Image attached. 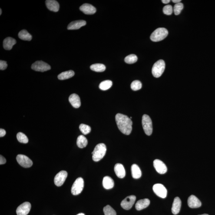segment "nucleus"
Segmentation results:
<instances>
[{
    "mask_svg": "<svg viewBox=\"0 0 215 215\" xmlns=\"http://www.w3.org/2000/svg\"><path fill=\"white\" fill-rule=\"evenodd\" d=\"M115 119L117 127L122 133L127 135L131 134L133 124L131 119L127 116L120 113L116 115Z\"/></svg>",
    "mask_w": 215,
    "mask_h": 215,
    "instance_id": "f257e3e1",
    "label": "nucleus"
},
{
    "mask_svg": "<svg viewBox=\"0 0 215 215\" xmlns=\"http://www.w3.org/2000/svg\"><path fill=\"white\" fill-rule=\"evenodd\" d=\"M106 151L107 147L104 143L97 145L92 152L93 160L95 162L99 161L105 156Z\"/></svg>",
    "mask_w": 215,
    "mask_h": 215,
    "instance_id": "f03ea898",
    "label": "nucleus"
},
{
    "mask_svg": "<svg viewBox=\"0 0 215 215\" xmlns=\"http://www.w3.org/2000/svg\"><path fill=\"white\" fill-rule=\"evenodd\" d=\"M168 34V31L166 28H160L155 30L150 36L151 41L157 42L164 40Z\"/></svg>",
    "mask_w": 215,
    "mask_h": 215,
    "instance_id": "7ed1b4c3",
    "label": "nucleus"
},
{
    "mask_svg": "<svg viewBox=\"0 0 215 215\" xmlns=\"http://www.w3.org/2000/svg\"><path fill=\"white\" fill-rule=\"evenodd\" d=\"M165 64L163 60H160L155 63L152 69V73L153 76L159 78L164 72Z\"/></svg>",
    "mask_w": 215,
    "mask_h": 215,
    "instance_id": "20e7f679",
    "label": "nucleus"
},
{
    "mask_svg": "<svg viewBox=\"0 0 215 215\" xmlns=\"http://www.w3.org/2000/svg\"><path fill=\"white\" fill-rule=\"evenodd\" d=\"M143 130L147 136H150L153 131L152 122L151 119L147 115H143L142 119Z\"/></svg>",
    "mask_w": 215,
    "mask_h": 215,
    "instance_id": "39448f33",
    "label": "nucleus"
},
{
    "mask_svg": "<svg viewBox=\"0 0 215 215\" xmlns=\"http://www.w3.org/2000/svg\"><path fill=\"white\" fill-rule=\"evenodd\" d=\"M84 186V180L82 178L79 177L74 182L71 187V192L74 195L80 194L83 191Z\"/></svg>",
    "mask_w": 215,
    "mask_h": 215,
    "instance_id": "423d86ee",
    "label": "nucleus"
},
{
    "mask_svg": "<svg viewBox=\"0 0 215 215\" xmlns=\"http://www.w3.org/2000/svg\"><path fill=\"white\" fill-rule=\"evenodd\" d=\"M31 68L34 71L43 72L51 69V67L44 61H36L31 65Z\"/></svg>",
    "mask_w": 215,
    "mask_h": 215,
    "instance_id": "0eeeda50",
    "label": "nucleus"
},
{
    "mask_svg": "<svg viewBox=\"0 0 215 215\" xmlns=\"http://www.w3.org/2000/svg\"><path fill=\"white\" fill-rule=\"evenodd\" d=\"M17 160L20 165L24 168H29L33 165L32 160L23 155H18L17 157Z\"/></svg>",
    "mask_w": 215,
    "mask_h": 215,
    "instance_id": "6e6552de",
    "label": "nucleus"
},
{
    "mask_svg": "<svg viewBox=\"0 0 215 215\" xmlns=\"http://www.w3.org/2000/svg\"><path fill=\"white\" fill-rule=\"evenodd\" d=\"M153 191L157 196L164 198L167 195V191L165 186L161 184H156L153 186Z\"/></svg>",
    "mask_w": 215,
    "mask_h": 215,
    "instance_id": "1a4fd4ad",
    "label": "nucleus"
},
{
    "mask_svg": "<svg viewBox=\"0 0 215 215\" xmlns=\"http://www.w3.org/2000/svg\"><path fill=\"white\" fill-rule=\"evenodd\" d=\"M136 198V196L134 195L127 196L124 200L122 201L121 203V207L125 210H130L134 205Z\"/></svg>",
    "mask_w": 215,
    "mask_h": 215,
    "instance_id": "9d476101",
    "label": "nucleus"
},
{
    "mask_svg": "<svg viewBox=\"0 0 215 215\" xmlns=\"http://www.w3.org/2000/svg\"><path fill=\"white\" fill-rule=\"evenodd\" d=\"M31 205L29 202H25L20 205L17 209V215H27L31 210Z\"/></svg>",
    "mask_w": 215,
    "mask_h": 215,
    "instance_id": "9b49d317",
    "label": "nucleus"
},
{
    "mask_svg": "<svg viewBox=\"0 0 215 215\" xmlns=\"http://www.w3.org/2000/svg\"><path fill=\"white\" fill-rule=\"evenodd\" d=\"M67 177V173L66 171L62 170L57 173L54 178V183L56 186H62L65 181Z\"/></svg>",
    "mask_w": 215,
    "mask_h": 215,
    "instance_id": "f8f14e48",
    "label": "nucleus"
},
{
    "mask_svg": "<svg viewBox=\"0 0 215 215\" xmlns=\"http://www.w3.org/2000/svg\"><path fill=\"white\" fill-rule=\"evenodd\" d=\"M153 166L156 171L160 174H164L167 172V166L163 161L159 160H155L153 161Z\"/></svg>",
    "mask_w": 215,
    "mask_h": 215,
    "instance_id": "ddd939ff",
    "label": "nucleus"
},
{
    "mask_svg": "<svg viewBox=\"0 0 215 215\" xmlns=\"http://www.w3.org/2000/svg\"><path fill=\"white\" fill-rule=\"evenodd\" d=\"M188 204L189 207L192 208H196L200 207L201 206L202 203L197 197L195 196L192 195L189 196L188 200Z\"/></svg>",
    "mask_w": 215,
    "mask_h": 215,
    "instance_id": "4468645a",
    "label": "nucleus"
},
{
    "mask_svg": "<svg viewBox=\"0 0 215 215\" xmlns=\"http://www.w3.org/2000/svg\"><path fill=\"white\" fill-rule=\"evenodd\" d=\"M79 9L84 14L88 15L94 14L96 12L95 7L89 4H84L80 7Z\"/></svg>",
    "mask_w": 215,
    "mask_h": 215,
    "instance_id": "2eb2a0df",
    "label": "nucleus"
},
{
    "mask_svg": "<svg viewBox=\"0 0 215 215\" xmlns=\"http://www.w3.org/2000/svg\"><path fill=\"white\" fill-rule=\"evenodd\" d=\"M46 6L49 10L53 12H58L60 9L59 3L55 0H47L45 1Z\"/></svg>",
    "mask_w": 215,
    "mask_h": 215,
    "instance_id": "dca6fc26",
    "label": "nucleus"
},
{
    "mask_svg": "<svg viewBox=\"0 0 215 215\" xmlns=\"http://www.w3.org/2000/svg\"><path fill=\"white\" fill-rule=\"evenodd\" d=\"M86 24V21L84 20H79V21L72 22L67 26V29L69 30L79 29L81 27L85 26Z\"/></svg>",
    "mask_w": 215,
    "mask_h": 215,
    "instance_id": "f3484780",
    "label": "nucleus"
},
{
    "mask_svg": "<svg viewBox=\"0 0 215 215\" xmlns=\"http://www.w3.org/2000/svg\"><path fill=\"white\" fill-rule=\"evenodd\" d=\"M69 100L71 105L75 108H79L81 106V100L77 94H71L69 96Z\"/></svg>",
    "mask_w": 215,
    "mask_h": 215,
    "instance_id": "a211bd4d",
    "label": "nucleus"
},
{
    "mask_svg": "<svg viewBox=\"0 0 215 215\" xmlns=\"http://www.w3.org/2000/svg\"><path fill=\"white\" fill-rule=\"evenodd\" d=\"M114 171L117 177L119 178H123L126 176V171L123 165L120 163H117L114 166Z\"/></svg>",
    "mask_w": 215,
    "mask_h": 215,
    "instance_id": "6ab92c4d",
    "label": "nucleus"
},
{
    "mask_svg": "<svg viewBox=\"0 0 215 215\" xmlns=\"http://www.w3.org/2000/svg\"><path fill=\"white\" fill-rule=\"evenodd\" d=\"M181 206V201L178 197L175 198L172 205V212L173 214H177L180 212Z\"/></svg>",
    "mask_w": 215,
    "mask_h": 215,
    "instance_id": "aec40b11",
    "label": "nucleus"
},
{
    "mask_svg": "<svg viewBox=\"0 0 215 215\" xmlns=\"http://www.w3.org/2000/svg\"><path fill=\"white\" fill-rule=\"evenodd\" d=\"M16 41L11 37H7L4 40L3 45L6 50H10L12 49L13 45L16 44Z\"/></svg>",
    "mask_w": 215,
    "mask_h": 215,
    "instance_id": "412c9836",
    "label": "nucleus"
},
{
    "mask_svg": "<svg viewBox=\"0 0 215 215\" xmlns=\"http://www.w3.org/2000/svg\"><path fill=\"white\" fill-rule=\"evenodd\" d=\"M150 200L147 198L139 200L136 203L135 207L137 210H141L148 207L150 204Z\"/></svg>",
    "mask_w": 215,
    "mask_h": 215,
    "instance_id": "4be33fe9",
    "label": "nucleus"
},
{
    "mask_svg": "<svg viewBox=\"0 0 215 215\" xmlns=\"http://www.w3.org/2000/svg\"><path fill=\"white\" fill-rule=\"evenodd\" d=\"M103 184L104 188L106 189H111L114 186V181L111 177L106 176L103 178Z\"/></svg>",
    "mask_w": 215,
    "mask_h": 215,
    "instance_id": "5701e85b",
    "label": "nucleus"
},
{
    "mask_svg": "<svg viewBox=\"0 0 215 215\" xmlns=\"http://www.w3.org/2000/svg\"><path fill=\"white\" fill-rule=\"evenodd\" d=\"M131 172L132 176L134 179H138L141 177V170L137 165L136 164L132 165Z\"/></svg>",
    "mask_w": 215,
    "mask_h": 215,
    "instance_id": "b1692460",
    "label": "nucleus"
},
{
    "mask_svg": "<svg viewBox=\"0 0 215 215\" xmlns=\"http://www.w3.org/2000/svg\"><path fill=\"white\" fill-rule=\"evenodd\" d=\"M74 74V72L72 70L63 72L58 75V78L60 80L67 79L71 78Z\"/></svg>",
    "mask_w": 215,
    "mask_h": 215,
    "instance_id": "393cba45",
    "label": "nucleus"
},
{
    "mask_svg": "<svg viewBox=\"0 0 215 215\" xmlns=\"http://www.w3.org/2000/svg\"><path fill=\"white\" fill-rule=\"evenodd\" d=\"M77 146L80 148H84L87 146L88 144V141L87 139L84 136L80 135L77 139Z\"/></svg>",
    "mask_w": 215,
    "mask_h": 215,
    "instance_id": "a878e982",
    "label": "nucleus"
},
{
    "mask_svg": "<svg viewBox=\"0 0 215 215\" xmlns=\"http://www.w3.org/2000/svg\"><path fill=\"white\" fill-rule=\"evenodd\" d=\"M18 37L23 41H31L32 39V36L25 30H23L20 31Z\"/></svg>",
    "mask_w": 215,
    "mask_h": 215,
    "instance_id": "bb28decb",
    "label": "nucleus"
},
{
    "mask_svg": "<svg viewBox=\"0 0 215 215\" xmlns=\"http://www.w3.org/2000/svg\"><path fill=\"white\" fill-rule=\"evenodd\" d=\"M90 68L93 71L97 72H102L105 71L106 67L104 64H92L90 66Z\"/></svg>",
    "mask_w": 215,
    "mask_h": 215,
    "instance_id": "cd10ccee",
    "label": "nucleus"
},
{
    "mask_svg": "<svg viewBox=\"0 0 215 215\" xmlns=\"http://www.w3.org/2000/svg\"><path fill=\"white\" fill-rule=\"evenodd\" d=\"M112 85V81L110 80H106V81L102 82L99 86V87L100 89L103 91H106L108 90Z\"/></svg>",
    "mask_w": 215,
    "mask_h": 215,
    "instance_id": "c85d7f7f",
    "label": "nucleus"
},
{
    "mask_svg": "<svg viewBox=\"0 0 215 215\" xmlns=\"http://www.w3.org/2000/svg\"><path fill=\"white\" fill-rule=\"evenodd\" d=\"M137 57L134 54H131L127 56L124 59L125 62L128 64H134L137 61Z\"/></svg>",
    "mask_w": 215,
    "mask_h": 215,
    "instance_id": "c756f323",
    "label": "nucleus"
},
{
    "mask_svg": "<svg viewBox=\"0 0 215 215\" xmlns=\"http://www.w3.org/2000/svg\"><path fill=\"white\" fill-rule=\"evenodd\" d=\"M17 139L20 143H28V139L26 135L23 133L19 132L17 134Z\"/></svg>",
    "mask_w": 215,
    "mask_h": 215,
    "instance_id": "7c9ffc66",
    "label": "nucleus"
},
{
    "mask_svg": "<svg viewBox=\"0 0 215 215\" xmlns=\"http://www.w3.org/2000/svg\"><path fill=\"white\" fill-rule=\"evenodd\" d=\"M105 215H117V213L109 205H107L103 208Z\"/></svg>",
    "mask_w": 215,
    "mask_h": 215,
    "instance_id": "2f4dec72",
    "label": "nucleus"
},
{
    "mask_svg": "<svg viewBox=\"0 0 215 215\" xmlns=\"http://www.w3.org/2000/svg\"><path fill=\"white\" fill-rule=\"evenodd\" d=\"M80 131L84 135H87L89 134L91 131V127L87 125L82 124L79 126Z\"/></svg>",
    "mask_w": 215,
    "mask_h": 215,
    "instance_id": "473e14b6",
    "label": "nucleus"
},
{
    "mask_svg": "<svg viewBox=\"0 0 215 215\" xmlns=\"http://www.w3.org/2000/svg\"><path fill=\"white\" fill-rule=\"evenodd\" d=\"M184 6L181 2H179L176 4L173 8V11L176 15H179L181 12L182 10L183 9Z\"/></svg>",
    "mask_w": 215,
    "mask_h": 215,
    "instance_id": "72a5a7b5",
    "label": "nucleus"
},
{
    "mask_svg": "<svg viewBox=\"0 0 215 215\" xmlns=\"http://www.w3.org/2000/svg\"><path fill=\"white\" fill-rule=\"evenodd\" d=\"M142 87V84L140 81L136 80L133 81L131 84V89L134 91H138Z\"/></svg>",
    "mask_w": 215,
    "mask_h": 215,
    "instance_id": "f704fd0d",
    "label": "nucleus"
},
{
    "mask_svg": "<svg viewBox=\"0 0 215 215\" xmlns=\"http://www.w3.org/2000/svg\"><path fill=\"white\" fill-rule=\"evenodd\" d=\"M173 8L171 5H167L163 7V12L167 15H170L173 13Z\"/></svg>",
    "mask_w": 215,
    "mask_h": 215,
    "instance_id": "c9c22d12",
    "label": "nucleus"
},
{
    "mask_svg": "<svg viewBox=\"0 0 215 215\" xmlns=\"http://www.w3.org/2000/svg\"><path fill=\"white\" fill-rule=\"evenodd\" d=\"M8 64H7L6 61L1 60L0 61V69L1 70H4L6 69Z\"/></svg>",
    "mask_w": 215,
    "mask_h": 215,
    "instance_id": "e433bc0d",
    "label": "nucleus"
},
{
    "mask_svg": "<svg viewBox=\"0 0 215 215\" xmlns=\"http://www.w3.org/2000/svg\"><path fill=\"white\" fill-rule=\"evenodd\" d=\"M6 163V160L5 158L3 156L1 155L0 156V164L1 165L5 164Z\"/></svg>",
    "mask_w": 215,
    "mask_h": 215,
    "instance_id": "4c0bfd02",
    "label": "nucleus"
},
{
    "mask_svg": "<svg viewBox=\"0 0 215 215\" xmlns=\"http://www.w3.org/2000/svg\"><path fill=\"white\" fill-rule=\"evenodd\" d=\"M6 131L5 130L3 129H0V137H2L6 135Z\"/></svg>",
    "mask_w": 215,
    "mask_h": 215,
    "instance_id": "58836bf2",
    "label": "nucleus"
},
{
    "mask_svg": "<svg viewBox=\"0 0 215 215\" xmlns=\"http://www.w3.org/2000/svg\"><path fill=\"white\" fill-rule=\"evenodd\" d=\"M162 2L164 4H168L170 2V0H162Z\"/></svg>",
    "mask_w": 215,
    "mask_h": 215,
    "instance_id": "ea45409f",
    "label": "nucleus"
},
{
    "mask_svg": "<svg viewBox=\"0 0 215 215\" xmlns=\"http://www.w3.org/2000/svg\"><path fill=\"white\" fill-rule=\"evenodd\" d=\"M172 2L174 3H175L176 4L178 3L179 2H180L181 1V0H172Z\"/></svg>",
    "mask_w": 215,
    "mask_h": 215,
    "instance_id": "a19ab883",
    "label": "nucleus"
},
{
    "mask_svg": "<svg viewBox=\"0 0 215 215\" xmlns=\"http://www.w3.org/2000/svg\"><path fill=\"white\" fill-rule=\"evenodd\" d=\"M77 215H85V214H84V213H79V214H77Z\"/></svg>",
    "mask_w": 215,
    "mask_h": 215,
    "instance_id": "79ce46f5",
    "label": "nucleus"
},
{
    "mask_svg": "<svg viewBox=\"0 0 215 215\" xmlns=\"http://www.w3.org/2000/svg\"><path fill=\"white\" fill-rule=\"evenodd\" d=\"M1 14H2V10H1V8L0 9V15H1Z\"/></svg>",
    "mask_w": 215,
    "mask_h": 215,
    "instance_id": "37998d69",
    "label": "nucleus"
},
{
    "mask_svg": "<svg viewBox=\"0 0 215 215\" xmlns=\"http://www.w3.org/2000/svg\"><path fill=\"white\" fill-rule=\"evenodd\" d=\"M199 215H209L208 214H206V213H205V214H203Z\"/></svg>",
    "mask_w": 215,
    "mask_h": 215,
    "instance_id": "c03bdc74",
    "label": "nucleus"
},
{
    "mask_svg": "<svg viewBox=\"0 0 215 215\" xmlns=\"http://www.w3.org/2000/svg\"><path fill=\"white\" fill-rule=\"evenodd\" d=\"M131 118H132L131 117H130V119H131Z\"/></svg>",
    "mask_w": 215,
    "mask_h": 215,
    "instance_id": "a18cd8bd",
    "label": "nucleus"
}]
</instances>
